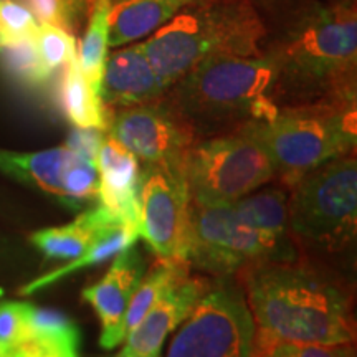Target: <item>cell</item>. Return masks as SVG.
<instances>
[{
  "label": "cell",
  "instance_id": "6da1fadb",
  "mask_svg": "<svg viewBox=\"0 0 357 357\" xmlns=\"http://www.w3.org/2000/svg\"><path fill=\"white\" fill-rule=\"evenodd\" d=\"M265 53L275 65L278 108L356 105L357 13L354 0L311 3L293 17Z\"/></svg>",
  "mask_w": 357,
  "mask_h": 357
},
{
  "label": "cell",
  "instance_id": "7a4b0ae2",
  "mask_svg": "<svg viewBox=\"0 0 357 357\" xmlns=\"http://www.w3.org/2000/svg\"><path fill=\"white\" fill-rule=\"evenodd\" d=\"M321 268L300 258L258 263L236 275L257 334L305 344L354 342L351 294Z\"/></svg>",
  "mask_w": 357,
  "mask_h": 357
},
{
  "label": "cell",
  "instance_id": "3957f363",
  "mask_svg": "<svg viewBox=\"0 0 357 357\" xmlns=\"http://www.w3.org/2000/svg\"><path fill=\"white\" fill-rule=\"evenodd\" d=\"M275 65L260 56H215L199 63L167 89L166 100L195 139L235 134L275 118Z\"/></svg>",
  "mask_w": 357,
  "mask_h": 357
},
{
  "label": "cell",
  "instance_id": "277c9868",
  "mask_svg": "<svg viewBox=\"0 0 357 357\" xmlns=\"http://www.w3.org/2000/svg\"><path fill=\"white\" fill-rule=\"evenodd\" d=\"M266 37L253 0H189L141 47L169 89L208 58L263 55Z\"/></svg>",
  "mask_w": 357,
  "mask_h": 357
},
{
  "label": "cell",
  "instance_id": "5b68a950",
  "mask_svg": "<svg viewBox=\"0 0 357 357\" xmlns=\"http://www.w3.org/2000/svg\"><path fill=\"white\" fill-rule=\"evenodd\" d=\"M288 235L301 260H336L357 235L356 151L307 172L288 192Z\"/></svg>",
  "mask_w": 357,
  "mask_h": 357
},
{
  "label": "cell",
  "instance_id": "8992f818",
  "mask_svg": "<svg viewBox=\"0 0 357 357\" xmlns=\"http://www.w3.org/2000/svg\"><path fill=\"white\" fill-rule=\"evenodd\" d=\"M356 105L280 108L275 118L252 123L243 134L270 159L275 182L287 189L307 172L356 151Z\"/></svg>",
  "mask_w": 357,
  "mask_h": 357
},
{
  "label": "cell",
  "instance_id": "52a82bcc",
  "mask_svg": "<svg viewBox=\"0 0 357 357\" xmlns=\"http://www.w3.org/2000/svg\"><path fill=\"white\" fill-rule=\"evenodd\" d=\"M182 260L215 278H230L258 263L296 261L300 253L289 236L252 229L230 204L204 205L190 200Z\"/></svg>",
  "mask_w": 357,
  "mask_h": 357
},
{
  "label": "cell",
  "instance_id": "ba28073f",
  "mask_svg": "<svg viewBox=\"0 0 357 357\" xmlns=\"http://www.w3.org/2000/svg\"><path fill=\"white\" fill-rule=\"evenodd\" d=\"M182 169L190 200L204 205L231 204L275 181L266 154L238 132L195 141Z\"/></svg>",
  "mask_w": 357,
  "mask_h": 357
},
{
  "label": "cell",
  "instance_id": "9c48e42d",
  "mask_svg": "<svg viewBox=\"0 0 357 357\" xmlns=\"http://www.w3.org/2000/svg\"><path fill=\"white\" fill-rule=\"evenodd\" d=\"M255 321L245 294L217 278L174 336L167 357H252Z\"/></svg>",
  "mask_w": 357,
  "mask_h": 357
},
{
  "label": "cell",
  "instance_id": "30bf717a",
  "mask_svg": "<svg viewBox=\"0 0 357 357\" xmlns=\"http://www.w3.org/2000/svg\"><path fill=\"white\" fill-rule=\"evenodd\" d=\"M190 195L181 166H144L137 184V231L158 260L184 261Z\"/></svg>",
  "mask_w": 357,
  "mask_h": 357
},
{
  "label": "cell",
  "instance_id": "8fae6325",
  "mask_svg": "<svg viewBox=\"0 0 357 357\" xmlns=\"http://www.w3.org/2000/svg\"><path fill=\"white\" fill-rule=\"evenodd\" d=\"M106 134L144 166H181L195 136L166 96L147 105L108 111Z\"/></svg>",
  "mask_w": 357,
  "mask_h": 357
},
{
  "label": "cell",
  "instance_id": "7c38bea8",
  "mask_svg": "<svg viewBox=\"0 0 357 357\" xmlns=\"http://www.w3.org/2000/svg\"><path fill=\"white\" fill-rule=\"evenodd\" d=\"M0 171L60 200L70 208L98 202L96 166L66 147L40 153L0 151Z\"/></svg>",
  "mask_w": 357,
  "mask_h": 357
},
{
  "label": "cell",
  "instance_id": "4fadbf2b",
  "mask_svg": "<svg viewBox=\"0 0 357 357\" xmlns=\"http://www.w3.org/2000/svg\"><path fill=\"white\" fill-rule=\"evenodd\" d=\"M211 283L204 276L190 275L176 281L128 334L116 357H160L169 334L184 323Z\"/></svg>",
  "mask_w": 357,
  "mask_h": 357
},
{
  "label": "cell",
  "instance_id": "5bb4252c",
  "mask_svg": "<svg viewBox=\"0 0 357 357\" xmlns=\"http://www.w3.org/2000/svg\"><path fill=\"white\" fill-rule=\"evenodd\" d=\"M146 271V258L131 247L114 257L113 265L100 283L83 289V300L93 306L101 321L102 349H114L124 341V316Z\"/></svg>",
  "mask_w": 357,
  "mask_h": 357
},
{
  "label": "cell",
  "instance_id": "9a60e30c",
  "mask_svg": "<svg viewBox=\"0 0 357 357\" xmlns=\"http://www.w3.org/2000/svg\"><path fill=\"white\" fill-rule=\"evenodd\" d=\"M166 93V84L147 60L141 42L124 45L106 60L100 98L108 111L147 105L162 100Z\"/></svg>",
  "mask_w": 357,
  "mask_h": 357
},
{
  "label": "cell",
  "instance_id": "2e32d148",
  "mask_svg": "<svg viewBox=\"0 0 357 357\" xmlns=\"http://www.w3.org/2000/svg\"><path fill=\"white\" fill-rule=\"evenodd\" d=\"M95 166L100 177L98 202L126 222L137 225V184L141 166L136 155L106 134V139L98 151Z\"/></svg>",
  "mask_w": 357,
  "mask_h": 357
},
{
  "label": "cell",
  "instance_id": "e0dca14e",
  "mask_svg": "<svg viewBox=\"0 0 357 357\" xmlns=\"http://www.w3.org/2000/svg\"><path fill=\"white\" fill-rule=\"evenodd\" d=\"M124 223L131 222H126L123 217L116 215L100 204L83 212L66 225L35 231L30 240L47 258L75 260L98 240Z\"/></svg>",
  "mask_w": 357,
  "mask_h": 357
},
{
  "label": "cell",
  "instance_id": "ac0fdd59",
  "mask_svg": "<svg viewBox=\"0 0 357 357\" xmlns=\"http://www.w3.org/2000/svg\"><path fill=\"white\" fill-rule=\"evenodd\" d=\"M189 0H111L109 47L136 43L154 33Z\"/></svg>",
  "mask_w": 357,
  "mask_h": 357
},
{
  "label": "cell",
  "instance_id": "d6986e66",
  "mask_svg": "<svg viewBox=\"0 0 357 357\" xmlns=\"http://www.w3.org/2000/svg\"><path fill=\"white\" fill-rule=\"evenodd\" d=\"M288 192L289 189L273 181L271 185L268 182L230 205L252 229L275 236H289Z\"/></svg>",
  "mask_w": 357,
  "mask_h": 357
},
{
  "label": "cell",
  "instance_id": "ffe728a7",
  "mask_svg": "<svg viewBox=\"0 0 357 357\" xmlns=\"http://www.w3.org/2000/svg\"><path fill=\"white\" fill-rule=\"evenodd\" d=\"M60 101L66 118L77 128L108 129V109L102 105L98 93L89 86L78 63V55L65 66L61 79Z\"/></svg>",
  "mask_w": 357,
  "mask_h": 357
},
{
  "label": "cell",
  "instance_id": "44dd1931",
  "mask_svg": "<svg viewBox=\"0 0 357 357\" xmlns=\"http://www.w3.org/2000/svg\"><path fill=\"white\" fill-rule=\"evenodd\" d=\"M109 10L111 0H91L86 32L78 48V63L82 73L95 91L100 88L109 48Z\"/></svg>",
  "mask_w": 357,
  "mask_h": 357
},
{
  "label": "cell",
  "instance_id": "7402d4cb",
  "mask_svg": "<svg viewBox=\"0 0 357 357\" xmlns=\"http://www.w3.org/2000/svg\"><path fill=\"white\" fill-rule=\"evenodd\" d=\"M139 238V231H137V225H132V223H124V225H119L118 229L109 231L108 235L102 236L101 240H98L95 245H91L83 255H79L75 260H71L68 265L56 268V270L50 271V273L40 276V278L30 281L26 287L22 288V293L24 294H32L38 289H43L50 284L56 283L65 276H68L75 271L83 270V268L93 266V265H101L106 260H111L118 253L124 252V250L131 248L136 240Z\"/></svg>",
  "mask_w": 357,
  "mask_h": 357
},
{
  "label": "cell",
  "instance_id": "603a6c76",
  "mask_svg": "<svg viewBox=\"0 0 357 357\" xmlns=\"http://www.w3.org/2000/svg\"><path fill=\"white\" fill-rule=\"evenodd\" d=\"M187 275H190V266L185 261L158 260L153 268L146 271L139 287L136 288V291L132 294L126 316H124V339L141 323L142 318L147 314V311L158 303L159 298L167 291V288L172 287L176 281L184 278Z\"/></svg>",
  "mask_w": 357,
  "mask_h": 357
},
{
  "label": "cell",
  "instance_id": "cb8c5ba5",
  "mask_svg": "<svg viewBox=\"0 0 357 357\" xmlns=\"http://www.w3.org/2000/svg\"><path fill=\"white\" fill-rule=\"evenodd\" d=\"M0 61L13 79L26 86H42L52 77L40 56L35 35L0 45Z\"/></svg>",
  "mask_w": 357,
  "mask_h": 357
},
{
  "label": "cell",
  "instance_id": "d4e9b609",
  "mask_svg": "<svg viewBox=\"0 0 357 357\" xmlns=\"http://www.w3.org/2000/svg\"><path fill=\"white\" fill-rule=\"evenodd\" d=\"M26 339L40 341L65 342V344L79 346V329L63 312L55 310H45L26 303Z\"/></svg>",
  "mask_w": 357,
  "mask_h": 357
},
{
  "label": "cell",
  "instance_id": "484cf974",
  "mask_svg": "<svg viewBox=\"0 0 357 357\" xmlns=\"http://www.w3.org/2000/svg\"><path fill=\"white\" fill-rule=\"evenodd\" d=\"M354 342L347 344H305L271 339L255 333L252 357H354Z\"/></svg>",
  "mask_w": 357,
  "mask_h": 357
},
{
  "label": "cell",
  "instance_id": "4316f807",
  "mask_svg": "<svg viewBox=\"0 0 357 357\" xmlns=\"http://www.w3.org/2000/svg\"><path fill=\"white\" fill-rule=\"evenodd\" d=\"M35 43H37L38 53L42 56L45 66L52 73L56 68L68 65L78 55L77 40H75L73 35L63 29H58V26L48 24H38V30L35 33Z\"/></svg>",
  "mask_w": 357,
  "mask_h": 357
},
{
  "label": "cell",
  "instance_id": "83f0119b",
  "mask_svg": "<svg viewBox=\"0 0 357 357\" xmlns=\"http://www.w3.org/2000/svg\"><path fill=\"white\" fill-rule=\"evenodd\" d=\"M37 30L38 22L29 8L12 0H0V45L33 37Z\"/></svg>",
  "mask_w": 357,
  "mask_h": 357
},
{
  "label": "cell",
  "instance_id": "f1b7e54d",
  "mask_svg": "<svg viewBox=\"0 0 357 357\" xmlns=\"http://www.w3.org/2000/svg\"><path fill=\"white\" fill-rule=\"evenodd\" d=\"M26 303L3 301L0 303V344L15 349L26 339Z\"/></svg>",
  "mask_w": 357,
  "mask_h": 357
},
{
  "label": "cell",
  "instance_id": "f546056e",
  "mask_svg": "<svg viewBox=\"0 0 357 357\" xmlns=\"http://www.w3.org/2000/svg\"><path fill=\"white\" fill-rule=\"evenodd\" d=\"M38 24H48L71 33V0H29Z\"/></svg>",
  "mask_w": 357,
  "mask_h": 357
},
{
  "label": "cell",
  "instance_id": "4dcf8cb0",
  "mask_svg": "<svg viewBox=\"0 0 357 357\" xmlns=\"http://www.w3.org/2000/svg\"><path fill=\"white\" fill-rule=\"evenodd\" d=\"M106 139V131L96 128H77L71 129L68 139L65 142L66 149L75 153L78 158L95 164L98 151Z\"/></svg>",
  "mask_w": 357,
  "mask_h": 357
},
{
  "label": "cell",
  "instance_id": "1f68e13d",
  "mask_svg": "<svg viewBox=\"0 0 357 357\" xmlns=\"http://www.w3.org/2000/svg\"><path fill=\"white\" fill-rule=\"evenodd\" d=\"M13 356V347L0 344V357H12Z\"/></svg>",
  "mask_w": 357,
  "mask_h": 357
},
{
  "label": "cell",
  "instance_id": "d6a6232c",
  "mask_svg": "<svg viewBox=\"0 0 357 357\" xmlns=\"http://www.w3.org/2000/svg\"><path fill=\"white\" fill-rule=\"evenodd\" d=\"M354 357H356V356H354Z\"/></svg>",
  "mask_w": 357,
  "mask_h": 357
}]
</instances>
